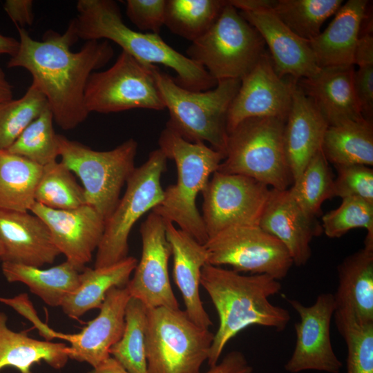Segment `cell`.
Returning a JSON list of instances; mask_svg holds the SVG:
<instances>
[{"mask_svg": "<svg viewBox=\"0 0 373 373\" xmlns=\"http://www.w3.org/2000/svg\"><path fill=\"white\" fill-rule=\"evenodd\" d=\"M53 122L48 106L6 151L41 166L56 161L59 156V142Z\"/></svg>", "mask_w": 373, "mask_h": 373, "instance_id": "8d00e7d4", "label": "cell"}, {"mask_svg": "<svg viewBox=\"0 0 373 373\" xmlns=\"http://www.w3.org/2000/svg\"><path fill=\"white\" fill-rule=\"evenodd\" d=\"M207 264L229 265L237 272L285 278L293 260L283 244L258 225L229 227L204 244Z\"/></svg>", "mask_w": 373, "mask_h": 373, "instance_id": "7c38bea8", "label": "cell"}, {"mask_svg": "<svg viewBox=\"0 0 373 373\" xmlns=\"http://www.w3.org/2000/svg\"><path fill=\"white\" fill-rule=\"evenodd\" d=\"M19 46V40L0 33V55H9L10 57L14 55Z\"/></svg>", "mask_w": 373, "mask_h": 373, "instance_id": "f907efd6", "label": "cell"}, {"mask_svg": "<svg viewBox=\"0 0 373 373\" xmlns=\"http://www.w3.org/2000/svg\"><path fill=\"white\" fill-rule=\"evenodd\" d=\"M354 71V65L326 67L312 77L296 81L328 126L364 118L355 93Z\"/></svg>", "mask_w": 373, "mask_h": 373, "instance_id": "603a6c76", "label": "cell"}, {"mask_svg": "<svg viewBox=\"0 0 373 373\" xmlns=\"http://www.w3.org/2000/svg\"><path fill=\"white\" fill-rule=\"evenodd\" d=\"M335 167L334 196L342 199L356 197L373 204V169L370 166L353 164Z\"/></svg>", "mask_w": 373, "mask_h": 373, "instance_id": "60d3db41", "label": "cell"}, {"mask_svg": "<svg viewBox=\"0 0 373 373\" xmlns=\"http://www.w3.org/2000/svg\"><path fill=\"white\" fill-rule=\"evenodd\" d=\"M280 280L267 274L245 276L234 270L205 264L200 285L209 296L219 318L207 363L216 365L228 342L251 325L283 331L289 312L272 304L269 298L280 292Z\"/></svg>", "mask_w": 373, "mask_h": 373, "instance_id": "7a4b0ae2", "label": "cell"}, {"mask_svg": "<svg viewBox=\"0 0 373 373\" xmlns=\"http://www.w3.org/2000/svg\"><path fill=\"white\" fill-rule=\"evenodd\" d=\"M259 32L228 1L217 20L186 50L189 58L216 81L241 79L265 52Z\"/></svg>", "mask_w": 373, "mask_h": 373, "instance_id": "9c48e42d", "label": "cell"}, {"mask_svg": "<svg viewBox=\"0 0 373 373\" xmlns=\"http://www.w3.org/2000/svg\"><path fill=\"white\" fill-rule=\"evenodd\" d=\"M328 124L312 100L296 82L290 110L285 121L284 144L293 182L312 157L321 150Z\"/></svg>", "mask_w": 373, "mask_h": 373, "instance_id": "7402d4cb", "label": "cell"}, {"mask_svg": "<svg viewBox=\"0 0 373 373\" xmlns=\"http://www.w3.org/2000/svg\"><path fill=\"white\" fill-rule=\"evenodd\" d=\"M259 226L283 244L296 266H303L310 259L312 238L323 231L316 218L297 203L289 189H270Z\"/></svg>", "mask_w": 373, "mask_h": 373, "instance_id": "ffe728a7", "label": "cell"}, {"mask_svg": "<svg viewBox=\"0 0 373 373\" xmlns=\"http://www.w3.org/2000/svg\"><path fill=\"white\" fill-rule=\"evenodd\" d=\"M285 121L251 117L228 132L224 159L217 171L253 178L271 189L285 190L293 179L285 144Z\"/></svg>", "mask_w": 373, "mask_h": 373, "instance_id": "8992f818", "label": "cell"}, {"mask_svg": "<svg viewBox=\"0 0 373 373\" xmlns=\"http://www.w3.org/2000/svg\"><path fill=\"white\" fill-rule=\"evenodd\" d=\"M321 227L330 238H340L352 229L364 228L365 247L373 248V204L356 197L343 198L338 207L323 216Z\"/></svg>", "mask_w": 373, "mask_h": 373, "instance_id": "f35d334b", "label": "cell"}, {"mask_svg": "<svg viewBox=\"0 0 373 373\" xmlns=\"http://www.w3.org/2000/svg\"><path fill=\"white\" fill-rule=\"evenodd\" d=\"M269 191L249 177L214 172L202 193V217L209 238L231 226H259Z\"/></svg>", "mask_w": 373, "mask_h": 373, "instance_id": "4fadbf2b", "label": "cell"}, {"mask_svg": "<svg viewBox=\"0 0 373 373\" xmlns=\"http://www.w3.org/2000/svg\"><path fill=\"white\" fill-rule=\"evenodd\" d=\"M158 144L166 157L175 162L178 178L175 184L164 190L162 202L152 211L164 221L177 224L180 229L204 245L209 237L195 199L206 189L210 175L218 171L224 155L204 142L187 141L167 126L161 132Z\"/></svg>", "mask_w": 373, "mask_h": 373, "instance_id": "277c9868", "label": "cell"}, {"mask_svg": "<svg viewBox=\"0 0 373 373\" xmlns=\"http://www.w3.org/2000/svg\"><path fill=\"white\" fill-rule=\"evenodd\" d=\"M153 66L142 64L122 51L112 66L90 75L84 92L88 113L107 114L134 108L164 109Z\"/></svg>", "mask_w": 373, "mask_h": 373, "instance_id": "8fae6325", "label": "cell"}, {"mask_svg": "<svg viewBox=\"0 0 373 373\" xmlns=\"http://www.w3.org/2000/svg\"><path fill=\"white\" fill-rule=\"evenodd\" d=\"M76 8L77 15L72 21L78 39L112 41L142 64L166 66L176 73L175 82L186 89L204 91L216 86L204 68L173 49L160 35L128 28L115 1L79 0Z\"/></svg>", "mask_w": 373, "mask_h": 373, "instance_id": "3957f363", "label": "cell"}, {"mask_svg": "<svg viewBox=\"0 0 373 373\" xmlns=\"http://www.w3.org/2000/svg\"><path fill=\"white\" fill-rule=\"evenodd\" d=\"M146 306L131 297L125 309L121 338L109 350L110 356L128 373H148L145 348Z\"/></svg>", "mask_w": 373, "mask_h": 373, "instance_id": "d6a6232c", "label": "cell"}, {"mask_svg": "<svg viewBox=\"0 0 373 373\" xmlns=\"http://www.w3.org/2000/svg\"><path fill=\"white\" fill-rule=\"evenodd\" d=\"M0 302L12 307L19 314L32 321L38 329L39 334L46 338V341H50L54 338H60L68 341L69 334L54 331L41 322L27 294L22 293L11 298L0 297Z\"/></svg>", "mask_w": 373, "mask_h": 373, "instance_id": "7bdbcfd3", "label": "cell"}, {"mask_svg": "<svg viewBox=\"0 0 373 373\" xmlns=\"http://www.w3.org/2000/svg\"><path fill=\"white\" fill-rule=\"evenodd\" d=\"M1 270L8 282L25 284L51 307H61L65 298L77 288L81 272L66 260L46 269L4 262Z\"/></svg>", "mask_w": 373, "mask_h": 373, "instance_id": "f1b7e54d", "label": "cell"}, {"mask_svg": "<svg viewBox=\"0 0 373 373\" xmlns=\"http://www.w3.org/2000/svg\"><path fill=\"white\" fill-rule=\"evenodd\" d=\"M226 3L222 0H166L164 26L193 42L213 26Z\"/></svg>", "mask_w": 373, "mask_h": 373, "instance_id": "1f68e13d", "label": "cell"}, {"mask_svg": "<svg viewBox=\"0 0 373 373\" xmlns=\"http://www.w3.org/2000/svg\"><path fill=\"white\" fill-rule=\"evenodd\" d=\"M153 73L164 107L169 111L166 126L187 141L208 142L211 148L224 155L227 115L241 80L221 79L213 88L193 91L178 85L155 65Z\"/></svg>", "mask_w": 373, "mask_h": 373, "instance_id": "5b68a950", "label": "cell"}, {"mask_svg": "<svg viewBox=\"0 0 373 373\" xmlns=\"http://www.w3.org/2000/svg\"><path fill=\"white\" fill-rule=\"evenodd\" d=\"M42 167L24 157L0 150V209L30 211Z\"/></svg>", "mask_w": 373, "mask_h": 373, "instance_id": "4dcf8cb0", "label": "cell"}, {"mask_svg": "<svg viewBox=\"0 0 373 373\" xmlns=\"http://www.w3.org/2000/svg\"><path fill=\"white\" fill-rule=\"evenodd\" d=\"M0 260L37 267L61 254L44 222L30 211L0 209Z\"/></svg>", "mask_w": 373, "mask_h": 373, "instance_id": "ac0fdd59", "label": "cell"}, {"mask_svg": "<svg viewBox=\"0 0 373 373\" xmlns=\"http://www.w3.org/2000/svg\"><path fill=\"white\" fill-rule=\"evenodd\" d=\"M238 91L229 109L227 133L251 117H273L286 121L296 80L287 81L276 72L266 52L241 79Z\"/></svg>", "mask_w": 373, "mask_h": 373, "instance_id": "2e32d148", "label": "cell"}, {"mask_svg": "<svg viewBox=\"0 0 373 373\" xmlns=\"http://www.w3.org/2000/svg\"><path fill=\"white\" fill-rule=\"evenodd\" d=\"M137 262L135 257L127 256L107 267H85L80 272L79 286L61 305L64 314L77 319L89 310L100 309L110 289L128 285Z\"/></svg>", "mask_w": 373, "mask_h": 373, "instance_id": "83f0119b", "label": "cell"}, {"mask_svg": "<svg viewBox=\"0 0 373 373\" xmlns=\"http://www.w3.org/2000/svg\"><path fill=\"white\" fill-rule=\"evenodd\" d=\"M167 158L157 149L147 160L135 168L126 182V189L112 214L97 249L94 268L115 264L128 256V239L135 222L160 204L164 189L161 177L166 169Z\"/></svg>", "mask_w": 373, "mask_h": 373, "instance_id": "30bf717a", "label": "cell"}, {"mask_svg": "<svg viewBox=\"0 0 373 373\" xmlns=\"http://www.w3.org/2000/svg\"><path fill=\"white\" fill-rule=\"evenodd\" d=\"M48 106L44 93L32 82L21 98L0 104V150H8Z\"/></svg>", "mask_w": 373, "mask_h": 373, "instance_id": "74e56055", "label": "cell"}, {"mask_svg": "<svg viewBox=\"0 0 373 373\" xmlns=\"http://www.w3.org/2000/svg\"><path fill=\"white\" fill-rule=\"evenodd\" d=\"M259 32L277 74L299 80L315 75L316 64L309 41L294 33L276 15L273 9L240 12Z\"/></svg>", "mask_w": 373, "mask_h": 373, "instance_id": "d6986e66", "label": "cell"}, {"mask_svg": "<svg viewBox=\"0 0 373 373\" xmlns=\"http://www.w3.org/2000/svg\"><path fill=\"white\" fill-rule=\"evenodd\" d=\"M166 236L173 258V274L185 305V312L198 325L209 329L212 321L200 296L201 271L207 264L204 245L165 221Z\"/></svg>", "mask_w": 373, "mask_h": 373, "instance_id": "d4e9b609", "label": "cell"}, {"mask_svg": "<svg viewBox=\"0 0 373 373\" xmlns=\"http://www.w3.org/2000/svg\"><path fill=\"white\" fill-rule=\"evenodd\" d=\"M3 8L16 26L24 28L30 26L34 21L32 0H7Z\"/></svg>", "mask_w": 373, "mask_h": 373, "instance_id": "bcb514c9", "label": "cell"}, {"mask_svg": "<svg viewBox=\"0 0 373 373\" xmlns=\"http://www.w3.org/2000/svg\"><path fill=\"white\" fill-rule=\"evenodd\" d=\"M213 335L209 329L195 324L180 308H148L145 332L147 372L201 373Z\"/></svg>", "mask_w": 373, "mask_h": 373, "instance_id": "52a82bcc", "label": "cell"}, {"mask_svg": "<svg viewBox=\"0 0 373 373\" xmlns=\"http://www.w3.org/2000/svg\"><path fill=\"white\" fill-rule=\"evenodd\" d=\"M300 321L295 323L296 345L285 365L290 373L316 370L339 373L342 363L336 355L331 341L330 325L335 311L334 295L322 293L310 306L299 300L287 299Z\"/></svg>", "mask_w": 373, "mask_h": 373, "instance_id": "5bb4252c", "label": "cell"}, {"mask_svg": "<svg viewBox=\"0 0 373 373\" xmlns=\"http://www.w3.org/2000/svg\"><path fill=\"white\" fill-rule=\"evenodd\" d=\"M354 65H373V36L370 32L360 35L355 48Z\"/></svg>", "mask_w": 373, "mask_h": 373, "instance_id": "7dc6e473", "label": "cell"}, {"mask_svg": "<svg viewBox=\"0 0 373 373\" xmlns=\"http://www.w3.org/2000/svg\"><path fill=\"white\" fill-rule=\"evenodd\" d=\"M322 152L334 166L373 164V125L365 118L328 126Z\"/></svg>", "mask_w": 373, "mask_h": 373, "instance_id": "f546056e", "label": "cell"}, {"mask_svg": "<svg viewBox=\"0 0 373 373\" xmlns=\"http://www.w3.org/2000/svg\"><path fill=\"white\" fill-rule=\"evenodd\" d=\"M35 201L58 210H70L86 204L83 187L77 183L73 173L57 160L42 167Z\"/></svg>", "mask_w": 373, "mask_h": 373, "instance_id": "836d02e7", "label": "cell"}, {"mask_svg": "<svg viewBox=\"0 0 373 373\" xmlns=\"http://www.w3.org/2000/svg\"><path fill=\"white\" fill-rule=\"evenodd\" d=\"M166 0H127L126 15L141 31L159 35L164 25Z\"/></svg>", "mask_w": 373, "mask_h": 373, "instance_id": "b9f144b4", "label": "cell"}, {"mask_svg": "<svg viewBox=\"0 0 373 373\" xmlns=\"http://www.w3.org/2000/svg\"><path fill=\"white\" fill-rule=\"evenodd\" d=\"M354 84L363 117L372 122L373 65L358 67L354 71Z\"/></svg>", "mask_w": 373, "mask_h": 373, "instance_id": "ee69618b", "label": "cell"}, {"mask_svg": "<svg viewBox=\"0 0 373 373\" xmlns=\"http://www.w3.org/2000/svg\"><path fill=\"white\" fill-rule=\"evenodd\" d=\"M203 373H253V368L242 352L234 350Z\"/></svg>", "mask_w": 373, "mask_h": 373, "instance_id": "f6af8a7d", "label": "cell"}, {"mask_svg": "<svg viewBox=\"0 0 373 373\" xmlns=\"http://www.w3.org/2000/svg\"><path fill=\"white\" fill-rule=\"evenodd\" d=\"M30 211L46 224L55 246L65 256L66 260L82 271L101 242L104 219L88 204L58 210L35 202Z\"/></svg>", "mask_w": 373, "mask_h": 373, "instance_id": "e0dca14e", "label": "cell"}, {"mask_svg": "<svg viewBox=\"0 0 373 373\" xmlns=\"http://www.w3.org/2000/svg\"><path fill=\"white\" fill-rule=\"evenodd\" d=\"M131 297L127 287L108 291L98 316L79 333L70 334L69 359L86 362L94 368L111 356L110 348L123 334L125 309Z\"/></svg>", "mask_w": 373, "mask_h": 373, "instance_id": "44dd1931", "label": "cell"}, {"mask_svg": "<svg viewBox=\"0 0 373 373\" xmlns=\"http://www.w3.org/2000/svg\"><path fill=\"white\" fill-rule=\"evenodd\" d=\"M367 5L366 0H349L343 3L327 28L309 41L320 68L354 65Z\"/></svg>", "mask_w": 373, "mask_h": 373, "instance_id": "484cf974", "label": "cell"}, {"mask_svg": "<svg viewBox=\"0 0 373 373\" xmlns=\"http://www.w3.org/2000/svg\"><path fill=\"white\" fill-rule=\"evenodd\" d=\"M228 2L240 12L274 9L276 3L274 0H230Z\"/></svg>", "mask_w": 373, "mask_h": 373, "instance_id": "c3c4849f", "label": "cell"}, {"mask_svg": "<svg viewBox=\"0 0 373 373\" xmlns=\"http://www.w3.org/2000/svg\"><path fill=\"white\" fill-rule=\"evenodd\" d=\"M342 0H278L273 9L297 36L311 41L321 33L323 23L335 15Z\"/></svg>", "mask_w": 373, "mask_h": 373, "instance_id": "e575fe53", "label": "cell"}, {"mask_svg": "<svg viewBox=\"0 0 373 373\" xmlns=\"http://www.w3.org/2000/svg\"><path fill=\"white\" fill-rule=\"evenodd\" d=\"M12 99V86L6 79L4 71L0 68V104Z\"/></svg>", "mask_w": 373, "mask_h": 373, "instance_id": "816d5d0a", "label": "cell"}, {"mask_svg": "<svg viewBox=\"0 0 373 373\" xmlns=\"http://www.w3.org/2000/svg\"><path fill=\"white\" fill-rule=\"evenodd\" d=\"M58 142L61 162L82 181L86 204L95 209L106 221L135 169L137 142L130 138L113 149L100 151L59 134Z\"/></svg>", "mask_w": 373, "mask_h": 373, "instance_id": "ba28073f", "label": "cell"}, {"mask_svg": "<svg viewBox=\"0 0 373 373\" xmlns=\"http://www.w3.org/2000/svg\"><path fill=\"white\" fill-rule=\"evenodd\" d=\"M289 190L300 207L312 218L319 215L326 200L334 197V179L322 150L312 157Z\"/></svg>", "mask_w": 373, "mask_h": 373, "instance_id": "d590c367", "label": "cell"}, {"mask_svg": "<svg viewBox=\"0 0 373 373\" xmlns=\"http://www.w3.org/2000/svg\"><path fill=\"white\" fill-rule=\"evenodd\" d=\"M334 320L373 323V248L365 247L338 266Z\"/></svg>", "mask_w": 373, "mask_h": 373, "instance_id": "cb8c5ba5", "label": "cell"}, {"mask_svg": "<svg viewBox=\"0 0 373 373\" xmlns=\"http://www.w3.org/2000/svg\"><path fill=\"white\" fill-rule=\"evenodd\" d=\"M0 256H1V248H0Z\"/></svg>", "mask_w": 373, "mask_h": 373, "instance_id": "f5cc1de1", "label": "cell"}, {"mask_svg": "<svg viewBox=\"0 0 373 373\" xmlns=\"http://www.w3.org/2000/svg\"><path fill=\"white\" fill-rule=\"evenodd\" d=\"M8 317L0 312V371L6 367L19 373H32V367L41 362L55 370H61L69 358L68 347L63 343L40 341L17 332L7 326Z\"/></svg>", "mask_w": 373, "mask_h": 373, "instance_id": "4316f807", "label": "cell"}, {"mask_svg": "<svg viewBox=\"0 0 373 373\" xmlns=\"http://www.w3.org/2000/svg\"><path fill=\"white\" fill-rule=\"evenodd\" d=\"M142 255L126 286L131 297L147 308H179L169 275L171 246L166 236L164 219L151 211L140 229Z\"/></svg>", "mask_w": 373, "mask_h": 373, "instance_id": "9a60e30c", "label": "cell"}, {"mask_svg": "<svg viewBox=\"0 0 373 373\" xmlns=\"http://www.w3.org/2000/svg\"><path fill=\"white\" fill-rule=\"evenodd\" d=\"M19 46L10 57L8 68L27 70L45 95L54 122L69 131L88 116L84 92L90 75L108 64L114 50L106 40L86 41L81 49L71 46L79 39L72 21L64 34L47 30L41 40L32 39L25 28L17 26Z\"/></svg>", "mask_w": 373, "mask_h": 373, "instance_id": "6da1fadb", "label": "cell"}, {"mask_svg": "<svg viewBox=\"0 0 373 373\" xmlns=\"http://www.w3.org/2000/svg\"><path fill=\"white\" fill-rule=\"evenodd\" d=\"M334 322L347 346L346 373H373V323Z\"/></svg>", "mask_w": 373, "mask_h": 373, "instance_id": "ab89813d", "label": "cell"}, {"mask_svg": "<svg viewBox=\"0 0 373 373\" xmlns=\"http://www.w3.org/2000/svg\"><path fill=\"white\" fill-rule=\"evenodd\" d=\"M88 373H128L111 356Z\"/></svg>", "mask_w": 373, "mask_h": 373, "instance_id": "681fc988", "label": "cell"}]
</instances>
